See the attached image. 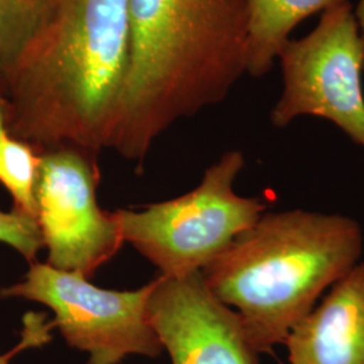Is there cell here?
<instances>
[{"instance_id":"1","label":"cell","mask_w":364,"mask_h":364,"mask_svg":"<svg viewBox=\"0 0 364 364\" xmlns=\"http://www.w3.org/2000/svg\"><path fill=\"white\" fill-rule=\"evenodd\" d=\"M130 0H54L3 97L7 129L39 154L109 149L130 64Z\"/></svg>"},{"instance_id":"2","label":"cell","mask_w":364,"mask_h":364,"mask_svg":"<svg viewBox=\"0 0 364 364\" xmlns=\"http://www.w3.org/2000/svg\"><path fill=\"white\" fill-rule=\"evenodd\" d=\"M130 64L111 150L142 165L183 117L246 75L248 0H130Z\"/></svg>"},{"instance_id":"3","label":"cell","mask_w":364,"mask_h":364,"mask_svg":"<svg viewBox=\"0 0 364 364\" xmlns=\"http://www.w3.org/2000/svg\"><path fill=\"white\" fill-rule=\"evenodd\" d=\"M363 251L359 223L304 209L263 213L200 274L236 312L257 351L285 344Z\"/></svg>"},{"instance_id":"4","label":"cell","mask_w":364,"mask_h":364,"mask_svg":"<svg viewBox=\"0 0 364 364\" xmlns=\"http://www.w3.org/2000/svg\"><path fill=\"white\" fill-rule=\"evenodd\" d=\"M243 168V154L227 151L192 192L144 210L112 212L123 242L136 248L162 277L200 273L266 212L267 204L258 197L235 192Z\"/></svg>"},{"instance_id":"5","label":"cell","mask_w":364,"mask_h":364,"mask_svg":"<svg viewBox=\"0 0 364 364\" xmlns=\"http://www.w3.org/2000/svg\"><path fill=\"white\" fill-rule=\"evenodd\" d=\"M154 281L136 290L95 287L82 274L34 262L22 281L3 287L1 299L48 306L69 347L88 355V364H119L132 355L158 358L164 346L151 326L147 302Z\"/></svg>"},{"instance_id":"6","label":"cell","mask_w":364,"mask_h":364,"mask_svg":"<svg viewBox=\"0 0 364 364\" xmlns=\"http://www.w3.org/2000/svg\"><path fill=\"white\" fill-rule=\"evenodd\" d=\"M278 60L284 91L272 111L274 126L323 117L364 149V50L351 3L326 9L308 36L287 41Z\"/></svg>"},{"instance_id":"7","label":"cell","mask_w":364,"mask_h":364,"mask_svg":"<svg viewBox=\"0 0 364 364\" xmlns=\"http://www.w3.org/2000/svg\"><path fill=\"white\" fill-rule=\"evenodd\" d=\"M97 154L58 147L41 154L36 220L54 269L91 278L124 243L112 212L99 207Z\"/></svg>"},{"instance_id":"8","label":"cell","mask_w":364,"mask_h":364,"mask_svg":"<svg viewBox=\"0 0 364 364\" xmlns=\"http://www.w3.org/2000/svg\"><path fill=\"white\" fill-rule=\"evenodd\" d=\"M147 314L173 364H259L237 314L223 304L201 274L159 275Z\"/></svg>"},{"instance_id":"9","label":"cell","mask_w":364,"mask_h":364,"mask_svg":"<svg viewBox=\"0 0 364 364\" xmlns=\"http://www.w3.org/2000/svg\"><path fill=\"white\" fill-rule=\"evenodd\" d=\"M285 346L290 364H364V263L328 290Z\"/></svg>"},{"instance_id":"10","label":"cell","mask_w":364,"mask_h":364,"mask_svg":"<svg viewBox=\"0 0 364 364\" xmlns=\"http://www.w3.org/2000/svg\"><path fill=\"white\" fill-rule=\"evenodd\" d=\"M344 1L348 0H248L246 75L266 76L294 27Z\"/></svg>"},{"instance_id":"11","label":"cell","mask_w":364,"mask_h":364,"mask_svg":"<svg viewBox=\"0 0 364 364\" xmlns=\"http://www.w3.org/2000/svg\"><path fill=\"white\" fill-rule=\"evenodd\" d=\"M54 0H0V96L4 97L31 42L46 25Z\"/></svg>"},{"instance_id":"12","label":"cell","mask_w":364,"mask_h":364,"mask_svg":"<svg viewBox=\"0 0 364 364\" xmlns=\"http://www.w3.org/2000/svg\"><path fill=\"white\" fill-rule=\"evenodd\" d=\"M41 154L7 129L0 96V185L13 198V208L36 219V185Z\"/></svg>"},{"instance_id":"13","label":"cell","mask_w":364,"mask_h":364,"mask_svg":"<svg viewBox=\"0 0 364 364\" xmlns=\"http://www.w3.org/2000/svg\"><path fill=\"white\" fill-rule=\"evenodd\" d=\"M0 243L18 251L28 263H34L43 246L38 223L19 209H0Z\"/></svg>"},{"instance_id":"14","label":"cell","mask_w":364,"mask_h":364,"mask_svg":"<svg viewBox=\"0 0 364 364\" xmlns=\"http://www.w3.org/2000/svg\"><path fill=\"white\" fill-rule=\"evenodd\" d=\"M355 13V18L359 26V34H360V39H362V45H363L364 50V0H359Z\"/></svg>"}]
</instances>
